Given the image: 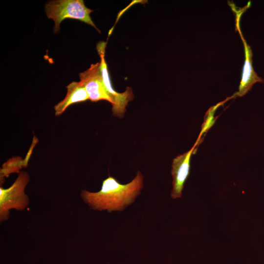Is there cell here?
<instances>
[{"instance_id":"obj_1","label":"cell","mask_w":264,"mask_h":264,"mask_svg":"<svg viewBox=\"0 0 264 264\" xmlns=\"http://www.w3.org/2000/svg\"><path fill=\"white\" fill-rule=\"evenodd\" d=\"M144 177L140 171L127 184L120 183L109 176L103 180L101 189L96 192L86 190L81 191L80 197L89 208L94 210L108 212L122 211L132 203L143 187Z\"/></svg>"},{"instance_id":"obj_2","label":"cell","mask_w":264,"mask_h":264,"mask_svg":"<svg viewBox=\"0 0 264 264\" xmlns=\"http://www.w3.org/2000/svg\"><path fill=\"white\" fill-rule=\"evenodd\" d=\"M44 11L47 17L54 22L53 32L55 34L60 30L62 22L66 19L79 20L92 26L100 33L90 16L93 10L86 6L83 0L49 1L46 3Z\"/></svg>"},{"instance_id":"obj_3","label":"cell","mask_w":264,"mask_h":264,"mask_svg":"<svg viewBox=\"0 0 264 264\" xmlns=\"http://www.w3.org/2000/svg\"><path fill=\"white\" fill-rule=\"evenodd\" d=\"M30 181L29 174L22 171L13 183L7 188L0 187V222L7 220L10 210H24L29 204V198L25 193V189Z\"/></svg>"},{"instance_id":"obj_4","label":"cell","mask_w":264,"mask_h":264,"mask_svg":"<svg viewBox=\"0 0 264 264\" xmlns=\"http://www.w3.org/2000/svg\"><path fill=\"white\" fill-rule=\"evenodd\" d=\"M106 43L99 42L97 45V49L100 57V68L104 84L112 99L111 111L114 116L122 118L126 111V108L128 103L133 98L132 89L127 88L125 91L121 93L115 91L111 85L107 65L105 59V52Z\"/></svg>"},{"instance_id":"obj_5","label":"cell","mask_w":264,"mask_h":264,"mask_svg":"<svg viewBox=\"0 0 264 264\" xmlns=\"http://www.w3.org/2000/svg\"><path fill=\"white\" fill-rule=\"evenodd\" d=\"M80 82L85 87L91 102L106 100L111 104L112 99L104 84L100 63L91 64L89 68L79 74Z\"/></svg>"},{"instance_id":"obj_6","label":"cell","mask_w":264,"mask_h":264,"mask_svg":"<svg viewBox=\"0 0 264 264\" xmlns=\"http://www.w3.org/2000/svg\"><path fill=\"white\" fill-rule=\"evenodd\" d=\"M198 141V139L189 151L176 156L173 160L171 171L173 177V189L171 197L173 199L182 196L185 182L190 174L191 157Z\"/></svg>"},{"instance_id":"obj_7","label":"cell","mask_w":264,"mask_h":264,"mask_svg":"<svg viewBox=\"0 0 264 264\" xmlns=\"http://www.w3.org/2000/svg\"><path fill=\"white\" fill-rule=\"evenodd\" d=\"M240 16H237L236 26L239 31L244 46L245 60L243 66L241 81L239 90L236 93V96L242 97L250 91L254 84L257 82L263 83L264 80L260 77L254 70L252 66L253 54L251 47L244 39L240 27Z\"/></svg>"},{"instance_id":"obj_8","label":"cell","mask_w":264,"mask_h":264,"mask_svg":"<svg viewBox=\"0 0 264 264\" xmlns=\"http://www.w3.org/2000/svg\"><path fill=\"white\" fill-rule=\"evenodd\" d=\"M66 97L54 107L55 115L60 116L70 105L89 100V97L85 87L80 82L73 81L66 87Z\"/></svg>"},{"instance_id":"obj_9","label":"cell","mask_w":264,"mask_h":264,"mask_svg":"<svg viewBox=\"0 0 264 264\" xmlns=\"http://www.w3.org/2000/svg\"><path fill=\"white\" fill-rule=\"evenodd\" d=\"M22 167H26L24 160L20 156L9 158L2 165L0 169V181L12 173H19Z\"/></svg>"},{"instance_id":"obj_10","label":"cell","mask_w":264,"mask_h":264,"mask_svg":"<svg viewBox=\"0 0 264 264\" xmlns=\"http://www.w3.org/2000/svg\"><path fill=\"white\" fill-rule=\"evenodd\" d=\"M222 103L223 102L220 103L216 106L211 107L206 112V121L202 124L203 127L202 128V130L200 133L199 136L198 137L199 138L200 137L201 134L206 132L207 129L210 128V127H211V126L213 124L212 123V121H213L214 122V120H213L214 112L218 107L220 106Z\"/></svg>"}]
</instances>
